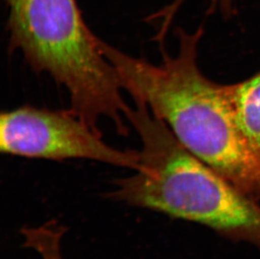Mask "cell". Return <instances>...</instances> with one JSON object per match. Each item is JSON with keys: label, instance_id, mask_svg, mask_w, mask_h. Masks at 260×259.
<instances>
[{"label": "cell", "instance_id": "7a4b0ae2", "mask_svg": "<svg viewBox=\"0 0 260 259\" xmlns=\"http://www.w3.org/2000/svg\"><path fill=\"white\" fill-rule=\"evenodd\" d=\"M141 140L139 166L111 197L194 221L260 248V207L189 152L164 121L138 104L128 115Z\"/></svg>", "mask_w": 260, "mask_h": 259}, {"label": "cell", "instance_id": "6da1fadb", "mask_svg": "<svg viewBox=\"0 0 260 259\" xmlns=\"http://www.w3.org/2000/svg\"><path fill=\"white\" fill-rule=\"evenodd\" d=\"M202 34V29L193 34L179 29L178 53L162 52L157 64L101 39L100 47L133 100L143 101L189 152L256 201L260 158L238 127L229 85L213 83L200 71L197 46Z\"/></svg>", "mask_w": 260, "mask_h": 259}, {"label": "cell", "instance_id": "52a82bcc", "mask_svg": "<svg viewBox=\"0 0 260 259\" xmlns=\"http://www.w3.org/2000/svg\"><path fill=\"white\" fill-rule=\"evenodd\" d=\"M54 259H61V258H54Z\"/></svg>", "mask_w": 260, "mask_h": 259}, {"label": "cell", "instance_id": "5b68a950", "mask_svg": "<svg viewBox=\"0 0 260 259\" xmlns=\"http://www.w3.org/2000/svg\"><path fill=\"white\" fill-rule=\"evenodd\" d=\"M229 89L238 127L260 158V74Z\"/></svg>", "mask_w": 260, "mask_h": 259}, {"label": "cell", "instance_id": "8992f818", "mask_svg": "<svg viewBox=\"0 0 260 259\" xmlns=\"http://www.w3.org/2000/svg\"><path fill=\"white\" fill-rule=\"evenodd\" d=\"M184 0H174L171 5H169L167 7L160 10L159 12H157L156 15H152L149 18V20H157L160 19L162 20L161 21V25H160V31L162 33H165L167 31L168 27L170 25L174 14L176 13L177 10L179 9V6L182 5V3ZM215 5H221L224 9L230 10L231 9V4L233 0H211Z\"/></svg>", "mask_w": 260, "mask_h": 259}, {"label": "cell", "instance_id": "3957f363", "mask_svg": "<svg viewBox=\"0 0 260 259\" xmlns=\"http://www.w3.org/2000/svg\"><path fill=\"white\" fill-rule=\"evenodd\" d=\"M5 1L10 48L20 51L35 71L51 75L74 98L108 83L112 66L77 0Z\"/></svg>", "mask_w": 260, "mask_h": 259}, {"label": "cell", "instance_id": "277c9868", "mask_svg": "<svg viewBox=\"0 0 260 259\" xmlns=\"http://www.w3.org/2000/svg\"><path fill=\"white\" fill-rule=\"evenodd\" d=\"M0 150L5 154L29 158L87 159L134 171L139 166L138 151L111 147L102 140L101 132L71 110L27 105L3 112Z\"/></svg>", "mask_w": 260, "mask_h": 259}]
</instances>
